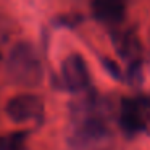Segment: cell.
<instances>
[{
  "label": "cell",
  "mask_w": 150,
  "mask_h": 150,
  "mask_svg": "<svg viewBox=\"0 0 150 150\" xmlns=\"http://www.w3.org/2000/svg\"><path fill=\"white\" fill-rule=\"evenodd\" d=\"M127 0H92V13L100 23H120L126 15Z\"/></svg>",
  "instance_id": "obj_5"
},
{
  "label": "cell",
  "mask_w": 150,
  "mask_h": 150,
  "mask_svg": "<svg viewBox=\"0 0 150 150\" xmlns=\"http://www.w3.org/2000/svg\"><path fill=\"white\" fill-rule=\"evenodd\" d=\"M0 140H2V137H0Z\"/></svg>",
  "instance_id": "obj_7"
},
{
  "label": "cell",
  "mask_w": 150,
  "mask_h": 150,
  "mask_svg": "<svg viewBox=\"0 0 150 150\" xmlns=\"http://www.w3.org/2000/svg\"><path fill=\"white\" fill-rule=\"evenodd\" d=\"M62 79L71 92H82L89 87V69L81 55H68L62 63Z\"/></svg>",
  "instance_id": "obj_3"
},
{
  "label": "cell",
  "mask_w": 150,
  "mask_h": 150,
  "mask_svg": "<svg viewBox=\"0 0 150 150\" xmlns=\"http://www.w3.org/2000/svg\"><path fill=\"white\" fill-rule=\"evenodd\" d=\"M116 50L124 60L136 62L140 55V42L132 33H123L116 39Z\"/></svg>",
  "instance_id": "obj_6"
},
{
  "label": "cell",
  "mask_w": 150,
  "mask_h": 150,
  "mask_svg": "<svg viewBox=\"0 0 150 150\" xmlns=\"http://www.w3.org/2000/svg\"><path fill=\"white\" fill-rule=\"evenodd\" d=\"M7 73L15 84L36 87L44 78V68L36 49L28 42H18L7 60Z\"/></svg>",
  "instance_id": "obj_1"
},
{
  "label": "cell",
  "mask_w": 150,
  "mask_h": 150,
  "mask_svg": "<svg viewBox=\"0 0 150 150\" xmlns=\"http://www.w3.org/2000/svg\"><path fill=\"white\" fill-rule=\"evenodd\" d=\"M7 115L15 123L42 121L44 102L40 97L33 94L16 95L7 103Z\"/></svg>",
  "instance_id": "obj_2"
},
{
  "label": "cell",
  "mask_w": 150,
  "mask_h": 150,
  "mask_svg": "<svg viewBox=\"0 0 150 150\" xmlns=\"http://www.w3.org/2000/svg\"><path fill=\"white\" fill-rule=\"evenodd\" d=\"M150 118V107L145 102L126 98L121 103L120 124L124 132L136 134L145 129L147 120Z\"/></svg>",
  "instance_id": "obj_4"
}]
</instances>
